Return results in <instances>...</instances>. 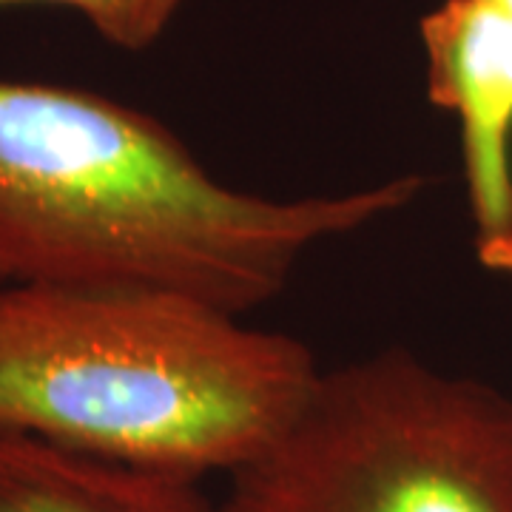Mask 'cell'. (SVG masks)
I'll use <instances>...</instances> for the list:
<instances>
[{
	"instance_id": "1",
	"label": "cell",
	"mask_w": 512,
	"mask_h": 512,
	"mask_svg": "<svg viewBox=\"0 0 512 512\" xmlns=\"http://www.w3.org/2000/svg\"><path fill=\"white\" fill-rule=\"evenodd\" d=\"M421 174L325 197L228 188L146 111L0 77V276L248 313L311 248L419 200Z\"/></svg>"
},
{
	"instance_id": "2",
	"label": "cell",
	"mask_w": 512,
	"mask_h": 512,
	"mask_svg": "<svg viewBox=\"0 0 512 512\" xmlns=\"http://www.w3.org/2000/svg\"><path fill=\"white\" fill-rule=\"evenodd\" d=\"M319 373L299 339L180 293L0 285V430L74 453L231 476Z\"/></svg>"
},
{
	"instance_id": "3",
	"label": "cell",
	"mask_w": 512,
	"mask_h": 512,
	"mask_svg": "<svg viewBox=\"0 0 512 512\" xmlns=\"http://www.w3.org/2000/svg\"><path fill=\"white\" fill-rule=\"evenodd\" d=\"M222 512H512V402L407 350L319 373Z\"/></svg>"
},
{
	"instance_id": "4",
	"label": "cell",
	"mask_w": 512,
	"mask_h": 512,
	"mask_svg": "<svg viewBox=\"0 0 512 512\" xmlns=\"http://www.w3.org/2000/svg\"><path fill=\"white\" fill-rule=\"evenodd\" d=\"M419 32L427 94L461 126L478 256L512 274V18L484 0H444Z\"/></svg>"
},
{
	"instance_id": "5",
	"label": "cell",
	"mask_w": 512,
	"mask_h": 512,
	"mask_svg": "<svg viewBox=\"0 0 512 512\" xmlns=\"http://www.w3.org/2000/svg\"><path fill=\"white\" fill-rule=\"evenodd\" d=\"M0 512H222L194 478L0 430Z\"/></svg>"
},
{
	"instance_id": "6",
	"label": "cell",
	"mask_w": 512,
	"mask_h": 512,
	"mask_svg": "<svg viewBox=\"0 0 512 512\" xmlns=\"http://www.w3.org/2000/svg\"><path fill=\"white\" fill-rule=\"evenodd\" d=\"M18 3H57L80 12L94 32L126 52H143L168 29L185 0H0V9Z\"/></svg>"
},
{
	"instance_id": "7",
	"label": "cell",
	"mask_w": 512,
	"mask_h": 512,
	"mask_svg": "<svg viewBox=\"0 0 512 512\" xmlns=\"http://www.w3.org/2000/svg\"><path fill=\"white\" fill-rule=\"evenodd\" d=\"M484 3H490V6L501 9L504 15H510V18H512V0H484Z\"/></svg>"
},
{
	"instance_id": "8",
	"label": "cell",
	"mask_w": 512,
	"mask_h": 512,
	"mask_svg": "<svg viewBox=\"0 0 512 512\" xmlns=\"http://www.w3.org/2000/svg\"><path fill=\"white\" fill-rule=\"evenodd\" d=\"M0 285H9V282H6V279H3V276H0Z\"/></svg>"
}]
</instances>
